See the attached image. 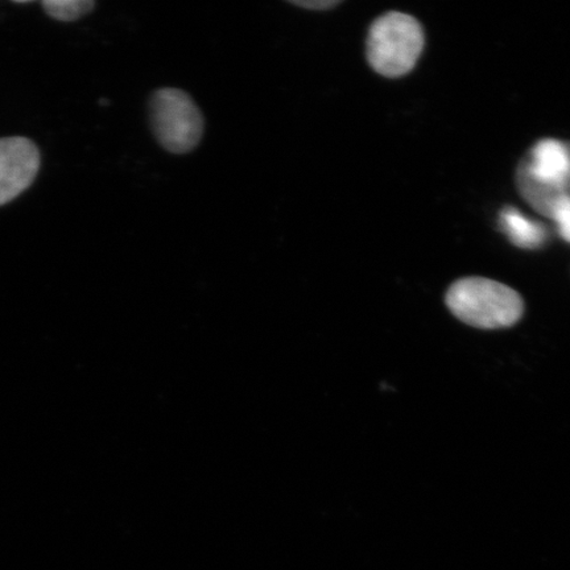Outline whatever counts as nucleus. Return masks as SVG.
Returning <instances> with one entry per match:
<instances>
[{
    "instance_id": "1",
    "label": "nucleus",
    "mask_w": 570,
    "mask_h": 570,
    "mask_svg": "<svg viewBox=\"0 0 570 570\" xmlns=\"http://www.w3.org/2000/svg\"><path fill=\"white\" fill-rule=\"evenodd\" d=\"M445 303L462 323L480 330L510 327L524 312L523 298L515 289L479 276L453 283L446 292Z\"/></svg>"
},
{
    "instance_id": "7",
    "label": "nucleus",
    "mask_w": 570,
    "mask_h": 570,
    "mask_svg": "<svg viewBox=\"0 0 570 570\" xmlns=\"http://www.w3.org/2000/svg\"><path fill=\"white\" fill-rule=\"evenodd\" d=\"M550 219L558 226L560 237L570 244V198L562 197L554 204Z\"/></svg>"
},
{
    "instance_id": "9",
    "label": "nucleus",
    "mask_w": 570,
    "mask_h": 570,
    "mask_svg": "<svg viewBox=\"0 0 570 570\" xmlns=\"http://www.w3.org/2000/svg\"><path fill=\"white\" fill-rule=\"evenodd\" d=\"M569 142V149H570V141ZM562 197H567V198H570V173L567 177V180L564 181V184H562V187L560 189V198Z\"/></svg>"
},
{
    "instance_id": "3",
    "label": "nucleus",
    "mask_w": 570,
    "mask_h": 570,
    "mask_svg": "<svg viewBox=\"0 0 570 570\" xmlns=\"http://www.w3.org/2000/svg\"><path fill=\"white\" fill-rule=\"evenodd\" d=\"M149 120L160 145L173 154H188L204 134V118L187 92L166 88L155 91L149 101Z\"/></svg>"
},
{
    "instance_id": "2",
    "label": "nucleus",
    "mask_w": 570,
    "mask_h": 570,
    "mask_svg": "<svg viewBox=\"0 0 570 570\" xmlns=\"http://www.w3.org/2000/svg\"><path fill=\"white\" fill-rule=\"evenodd\" d=\"M424 46V30L419 20L409 13L391 11L370 27L367 62L377 75L401 78L416 67Z\"/></svg>"
},
{
    "instance_id": "8",
    "label": "nucleus",
    "mask_w": 570,
    "mask_h": 570,
    "mask_svg": "<svg viewBox=\"0 0 570 570\" xmlns=\"http://www.w3.org/2000/svg\"><path fill=\"white\" fill-rule=\"evenodd\" d=\"M292 4L303 7V9L309 10V11H325L331 10L333 7H337L341 4L340 0H306V2H291Z\"/></svg>"
},
{
    "instance_id": "5",
    "label": "nucleus",
    "mask_w": 570,
    "mask_h": 570,
    "mask_svg": "<svg viewBox=\"0 0 570 570\" xmlns=\"http://www.w3.org/2000/svg\"><path fill=\"white\" fill-rule=\"evenodd\" d=\"M499 226L512 245L523 249H538L550 240L547 226L523 216L520 210L505 206L499 214Z\"/></svg>"
},
{
    "instance_id": "6",
    "label": "nucleus",
    "mask_w": 570,
    "mask_h": 570,
    "mask_svg": "<svg viewBox=\"0 0 570 570\" xmlns=\"http://www.w3.org/2000/svg\"><path fill=\"white\" fill-rule=\"evenodd\" d=\"M92 0H46L42 9L49 17L60 21H75L95 10Z\"/></svg>"
},
{
    "instance_id": "4",
    "label": "nucleus",
    "mask_w": 570,
    "mask_h": 570,
    "mask_svg": "<svg viewBox=\"0 0 570 570\" xmlns=\"http://www.w3.org/2000/svg\"><path fill=\"white\" fill-rule=\"evenodd\" d=\"M38 146L23 137L0 139V206L10 204L31 187L39 174Z\"/></svg>"
}]
</instances>
